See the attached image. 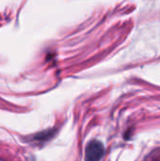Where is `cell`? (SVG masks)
<instances>
[{"mask_svg": "<svg viewBox=\"0 0 160 161\" xmlns=\"http://www.w3.org/2000/svg\"><path fill=\"white\" fill-rule=\"evenodd\" d=\"M105 155L104 144L97 141L91 140L88 142L85 149V160L84 161H100Z\"/></svg>", "mask_w": 160, "mask_h": 161, "instance_id": "1", "label": "cell"}, {"mask_svg": "<svg viewBox=\"0 0 160 161\" xmlns=\"http://www.w3.org/2000/svg\"><path fill=\"white\" fill-rule=\"evenodd\" d=\"M53 133H54V131H53V130L44 131L43 133H41V134L36 135L35 139L40 140V141H42V140H48V139H50V138L53 136Z\"/></svg>", "mask_w": 160, "mask_h": 161, "instance_id": "2", "label": "cell"}]
</instances>
